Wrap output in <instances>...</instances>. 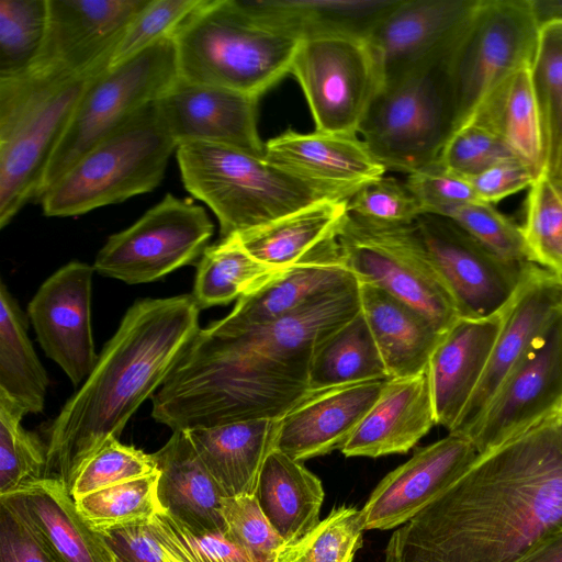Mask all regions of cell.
Instances as JSON below:
<instances>
[{"label":"cell","instance_id":"obj_1","mask_svg":"<svg viewBox=\"0 0 562 562\" xmlns=\"http://www.w3.org/2000/svg\"><path fill=\"white\" fill-rule=\"evenodd\" d=\"M562 530V415L480 453L385 548L384 562H521Z\"/></svg>","mask_w":562,"mask_h":562},{"label":"cell","instance_id":"obj_2","mask_svg":"<svg viewBox=\"0 0 562 562\" xmlns=\"http://www.w3.org/2000/svg\"><path fill=\"white\" fill-rule=\"evenodd\" d=\"M360 311L357 280L270 323L200 328L153 395V418L172 431L282 418L313 392L319 345Z\"/></svg>","mask_w":562,"mask_h":562},{"label":"cell","instance_id":"obj_3","mask_svg":"<svg viewBox=\"0 0 562 562\" xmlns=\"http://www.w3.org/2000/svg\"><path fill=\"white\" fill-rule=\"evenodd\" d=\"M192 294L136 301L79 390L49 427L45 477L70 493L82 464L119 438L139 405L164 384L200 330Z\"/></svg>","mask_w":562,"mask_h":562},{"label":"cell","instance_id":"obj_4","mask_svg":"<svg viewBox=\"0 0 562 562\" xmlns=\"http://www.w3.org/2000/svg\"><path fill=\"white\" fill-rule=\"evenodd\" d=\"M179 77L260 98L286 74L302 38L236 0H203L173 33Z\"/></svg>","mask_w":562,"mask_h":562},{"label":"cell","instance_id":"obj_5","mask_svg":"<svg viewBox=\"0 0 562 562\" xmlns=\"http://www.w3.org/2000/svg\"><path fill=\"white\" fill-rule=\"evenodd\" d=\"M176 154L184 188L213 211L221 238L325 199H341L235 147L187 142L177 146Z\"/></svg>","mask_w":562,"mask_h":562},{"label":"cell","instance_id":"obj_6","mask_svg":"<svg viewBox=\"0 0 562 562\" xmlns=\"http://www.w3.org/2000/svg\"><path fill=\"white\" fill-rule=\"evenodd\" d=\"M177 142L151 102L91 147L40 198L52 217L81 215L153 191L162 180Z\"/></svg>","mask_w":562,"mask_h":562},{"label":"cell","instance_id":"obj_7","mask_svg":"<svg viewBox=\"0 0 562 562\" xmlns=\"http://www.w3.org/2000/svg\"><path fill=\"white\" fill-rule=\"evenodd\" d=\"M109 66L60 81L0 80V227L37 199L69 121L91 82Z\"/></svg>","mask_w":562,"mask_h":562},{"label":"cell","instance_id":"obj_8","mask_svg":"<svg viewBox=\"0 0 562 562\" xmlns=\"http://www.w3.org/2000/svg\"><path fill=\"white\" fill-rule=\"evenodd\" d=\"M451 54L383 83L371 102L359 133L385 170L411 175L434 164L456 131Z\"/></svg>","mask_w":562,"mask_h":562},{"label":"cell","instance_id":"obj_9","mask_svg":"<svg viewBox=\"0 0 562 562\" xmlns=\"http://www.w3.org/2000/svg\"><path fill=\"white\" fill-rule=\"evenodd\" d=\"M336 239L358 282L374 285L415 307L443 331L460 318L415 223L373 224L348 213Z\"/></svg>","mask_w":562,"mask_h":562},{"label":"cell","instance_id":"obj_10","mask_svg":"<svg viewBox=\"0 0 562 562\" xmlns=\"http://www.w3.org/2000/svg\"><path fill=\"white\" fill-rule=\"evenodd\" d=\"M172 37L102 71L85 91L46 169L37 200L91 147L178 79Z\"/></svg>","mask_w":562,"mask_h":562},{"label":"cell","instance_id":"obj_11","mask_svg":"<svg viewBox=\"0 0 562 562\" xmlns=\"http://www.w3.org/2000/svg\"><path fill=\"white\" fill-rule=\"evenodd\" d=\"M539 36L531 0L479 1L449 59L456 131L497 86L518 70L531 67Z\"/></svg>","mask_w":562,"mask_h":562},{"label":"cell","instance_id":"obj_12","mask_svg":"<svg viewBox=\"0 0 562 562\" xmlns=\"http://www.w3.org/2000/svg\"><path fill=\"white\" fill-rule=\"evenodd\" d=\"M290 74L304 92L315 131L358 135L382 87L367 38L314 35L301 40Z\"/></svg>","mask_w":562,"mask_h":562},{"label":"cell","instance_id":"obj_13","mask_svg":"<svg viewBox=\"0 0 562 562\" xmlns=\"http://www.w3.org/2000/svg\"><path fill=\"white\" fill-rule=\"evenodd\" d=\"M213 232L201 205L168 193L132 226L111 235L93 268L127 284L151 282L193 263Z\"/></svg>","mask_w":562,"mask_h":562},{"label":"cell","instance_id":"obj_14","mask_svg":"<svg viewBox=\"0 0 562 562\" xmlns=\"http://www.w3.org/2000/svg\"><path fill=\"white\" fill-rule=\"evenodd\" d=\"M415 224L460 318L502 313L540 268L497 255L449 217L422 214Z\"/></svg>","mask_w":562,"mask_h":562},{"label":"cell","instance_id":"obj_15","mask_svg":"<svg viewBox=\"0 0 562 562\" xmlns=\"http://www.w3.org/2000/svg\"><path fill=\"white\" fill-rule=\"evenodd\" d=\"M562 411V308L465 434L486 452Z\"/></svg>","mask_w":562,"mask_h":562},{"label":"cell","instance_id":"obj_16","mask_svg":"<svg viewBox=\"0 0 562 562\" xmlns=\"http://www.w3.org/2000/svg\"><path fill=\"white\" fill-rule=\"evenodd\" d=\"M149 0H48L41 53L24 74L65 79L110 65L126 29Z\"/></svg>","mask_w":562,"mask_h":562},{"label":"cell","instance_id":"obj_17","mask_svg":"<svg viewBox=\"0 0 562 562\" xmlns=\"http://www.w3.org/2000/svg\"><path fill=\"white\" fill-rule=\"evenodd\" d=\"M480 0H400L368 37L382 85L453 52Z\"/></svg>","mask_w":562,"mask_h":562},{"label":"cell","instance_id":"obj_18","mask_svg":"<svg viewBox=\"0 0 562 562\" xmlns=\"http://www.w3.org/2000/svg\"><path fill=\"white\" fill-rule=\"evenodd\" d=\"M93 266L71 261L40 286L27 314L46 356L78 386L98 357L91 327Z\"/></svg>","mask_w":562,"mask_h":562},{"label":"cell","instance_id":"obj_19","mask_svg":"<svg viewBox=\"0 0 562 562\" xmlns=\"http://www.w3.org/2000/svg\"><path fill=\"white\" fill-rule=\"evenodd\" d=\"M479 452L462 434L423 447L385 475L361 509L366 530H389L405 524L431 503L476 460Z\"/></svg>","mask_w":562,"mask_h":562},{"label":"cell","instance_id":"obj_20","mask_svg":"<svg viewBox=\"0 0 562 562\" xmlns=\"http://www.w3.org/2000/svg\"><path fill=\"white\" fill-rule=\"evenodd\" d=\"M562 308V278L540 267L503 312L483 378L450 432L465 435L479 420L509 372L530 351Z\"/></svg>","mask_w":562,"mask_h":562},{"label":"cell","instance_id":"obj_21","mask_svg":"<svg viewBox=\"0 0 562 562\" xmlns=\"http://www.w3.org/2000/svg\"><path fill=\"white\" fill-rule=\"evenodd\" d=\"M258 98L180 77L157 101L177 144L205 142L263 157L257 127Z\"/></svg>","mask_w":562,"mask_h":562},{"label":"cell","instance_id":"obj_22","mask_svg":"<svg viewBox=\"0 0 562 562\" xmlns=\"http://www.w3.org/2000/svg\"><path fill=\"white\" fill-rule=\"evenodd\" d=\"M272 166L341 199L384 176L385 168L358 135L286 130L265 143Z\"/></svg>","mask_w":562,"mask_h":562},{"label":"cell","instance_id":"obj_23","mask_svg":"<svg viewBox=\"0 0 562 562\" xmlns=\"http://www.w3.org/2000/svg\"><path fill=\"white\" fill-rule=\"evenodd\" d=\"M386 381L313 391L279 419L274 449L300 462L340 450L378 401Z\"/></svg>","mask_w":562,"mask_h":562},{"label":"cell","instance_id":"obj_24","mask_svg":"<svg viewBox=\"0 0 562 562\" xmlns=\"http://www.w3.org/2000/svg\"><path fill=\"white\" fill-rule=\"evenodd\" d=\"M54 562H112L101 535L79 513L76 502L53 477H42L0 496Z\"/></svg>","mask_w":562,"mask_h":562},{"label":"cell","instance_id":"obj_25","mask_svg":"<svg viewBox=\"0 0 562 562\" xmlns=\"http://www.w3.org/2000/svg\"><path fill=\"white\" fill-rule=\"evenodd\" d=\"M356 281L335 236L284 268L254 293L238 299L227 316L212 324L222 330H237L270 323L322 294Z\"/></svg>","mask_w":562,"mask_h":562},{"label":"cell","instance_id":"obj_26","mask_svg":"<svg viewBox=\"0 0 562 562\" xmlns=\"http://www.w3.org/2000/svg\"><path fill=\"white\" fill-rule=\"evenodd\" d=\"M503 312L487 318H459L430 357L427 370L437 425L449 432L483 378Z\"/></svg>","mask_w":562,"mask_h":562},{"label":"cell","instance_id":"obj_27","mask_svg":"<svg viewBox=\"0 0 562 562\" xmlns=\"http://www.w3.org/2000/svg\"><path fill=\"white\" fill-rule=\"evenodd\" d=\"M437 425L428 370L389 379L374 405L340 449L346 457L406 453Z\"/></svg>","mask_w":562,"mask_h":562},{"label":"cell","instance_id":"obj_28","mask_svg":"<svg viewBox=\"0 0 562 562\" xmlns=\"http://www.w3.org/2000/svg\"><path fill=\"white\" fill-rule=\"evenodd\" d=\"M358 283L361 313L389 379L426 371L446 331L427 315L390 293L368 283Z\"/></svg>","mask_w":562,"mask_h":562},{"label":"cell","instance_id":"obj_29","mask_svg":"<svg viewBox=\"0 0 562 562\" xmlns=\"http://www.w3.org/2000/svg\"><path fill=\"white\" fill-rule=\"evenodd\" d=\"M279 419L259 418L184 430L225 497L255 495Z\"/></svg>","mask_w":562,"mask_h":562},{"label":"cell","instance_id":"obj_30","mask_svg":"<svg viewBox=\"0 0 562 562\" xmlns=\"http://www.w3.org/2000/svg\"><path fill=\"white\" fill-rule=\"evenodd\" d=\"M159 471L157 496L161 508L191 528L225 533L224 495L184 430L173 431L153 453Z\"/></svg>","mask_w":562,"mask_h":562},{"label":"cell","instance_id":"obj_31","mask_svg":"<svg viewBox=\"0 0 562 562\" xmlns=\"http://www.w3.org/2000/svg\"><path fill=\"white\" fill-rule=\"evenodd\" d=\"M252 16L300 38L350 35L367 38L400 0H236Z\"/></svg>","mask_w":562,"mask_h":562},{"label":"cell","instance_id":"obj_32","mask_svg":"<svg viewBox=\"0 0 562 562\" xmlns=\"http://www.w3.org/2000/svg\"><path fill=\"white\" fill-rule=\"evenodd\" d=\"M255 495L285 544L302 538L321 521L324 501L321 480L302 462L278 449L268 454Z\"/></svg>","mask_w":562,"mask_h":562},{"label":"cell","instance_id":"obj_33","mask_svg":"<svg viewBox=\"0 0 562 562\" xmlns=\"http://www.w3.org/2000/svg\"><path fill=\"white\" fill-rule=\"evenodd\" d=\"M348 200L325 199L236 235L257 260L284 269L337 235L348 214Z\"/></svg>","mask_w":562,"mask_h":562},{"label":"cell","instance_id":"obj_34","mask_svg":"<svg viewBox=\"0 0 562 562\" xmlns=\"http://www.w3.org/2000/svg\"><path fill=\"white\" fill-rule=\"evenodd\" d=\"M468 122L485 127L518 159L538 173L542 171L543 139L531 67L518 70L497 86Z\"/></svg>","mask_w":562,"mask_h":562},{"label":"cell","instance_id":"obj_35","mask_svg":"<svg viewBox=\"0 0 562 562\" xmlns=\"http://www.w3.org/2000/svg\"><path fill=\"white\" fill-rule=\"evenodd\" d=\"M48 378L27 335L26 318L5 284L0 285V392L26 413L44 409Z\"/></svg>","mask_w":562,"mask_h":562},{"label":"cell","instance_id":"obj_36","mask_svg":"<svg viewBox=\"0 0 562 562\" xmlns=\"http://www.w3.org/2000/svg\"><path fill=\"white\" fill-rule=\"evenodd\" d=\"M282 270L257 260L232 235L204 249L192 296L200 310L225 305L254 293Z\"/></svg>","mask_w":562,"mask_h":562},{"label":"cell","instance_id":"obj_37","mask_svg":"<svg viewBox=\"0 0 562 562\" xmlns=\"http://www.w3.org/2000/svg\"><path fill=\"white\" fill-rule=\"evenodd\" d=\"M389 380L384 363L361 311L317 348L310 368L311 391Z\"/></svg>","mask_w":562,"mask_h":562},{"label":"cell","instance_id":"obj_38","mask_svg":"<svg viewBox=\"0 0 562 562\" xmlns=\"http://www.w3.org/2000/svg\"><path fill=\"white\" fill-rule=\"evenodd\" d=\"M542 139V172L562 184V22L540 26L531 65Z\"/></svg>","mask_w":562,"mask_h":562},{"label":"cell","instance_id":"obj_39","mask_svg":"<svg viewBox=\"0 0 562 562\" xmlns=\"http://www.w3.org/2000/svg\"><path fill=\"white\" fill-rule=\"evenodd\" d=\"M159 471L116 483L76 499V506L98 531L148 521L161 510L157 496Z\"/></svg>","mask_w":562,"mask_h":562},{"label":"cell","instance_id":"obj_40","mask_svg":"<svg viewBox=\"0 0 562 562\" xmlns=\"http://www.w3.org/2000/svg\"><path fill=\"white\" fill-rule=\"evenodd\" d=\"M48 0H0V80L26 72L47 29Z\"/></svg>","mask_w":562,"mask_h":562},{"label":"cell","instance_id":"obj_41","mask_svg":"<svg viewBox=\"0 0 562 562\" xmlns=\"http://www.w3.org/2000/svg\"><path fill=\"white\" fill-rule=\"evenodd\" d=\"M26 411L0 392V496L45 477L47 446L21 424Z\"/></svg>","mask_w":562,"mask_h":562},{"label":"cell","instance_id":"obj_42","mask_svg":"<svg viewBox=\"0 0 562 562\" xmlns=\"http://www.w3.org/2000/svg\"><path fill=\"white\" fill-rule=\"evenodd\" d=\"M364 530L361 509L342 505L305 536L284 544L274 562H352Z\"/></svg>","mask_w":562,"mask_h":562},{"label":"cell","instance_id":"obj_43","mask_svg":"<svg viewBox=\"0 0 562 562\" xmlns=\"http://www.w3.org/2000/svg\"><path fill=\"white\" fill-rule=\"evenodd\" d=\"M522 234L538 266L562 274V184L540 172L526 201Z\"/></svg>","mask_w":562,"mask_h":562},{"label":"cell","instance_id":"obj_44","mask_svg":"<svg viewBox=\"0 0 562 562\" xmlns=\"http://www.w3.org/2000/svg\"><path fill=\"white\" fill-rule=\"evenodd\" d=\"M148 527L166 562H252L225 533L191 528L164 509L148 520Z\"/></svg>","mask_w":562,"mask_h":562},{"label":"cell","instance_id":"obj_45","mask_svg":"<svg viewBox=\"0 0 562 562\" xmlns=\"http://www.w3.org/2000/svg\"><path fill=\"white\" fill-rule=\"evenodd\" d=\"M156 471L157 464L153 453L148 454L120 442L119 438L110 437L82 464L70 495L76 501L91 492Z\"/></svg>","mask_w":562,"mask_h":562},{"label":"cell","instance_id":"obj_46","mask_svg":"<svg viewBox=\"0 0 562 562\" xmlns=\"http://www.w3.org/2000/svg\"><path fill=\"white\" fill-rule=\"evenodd\" d=\"M225 536L252 562H274L285 544L261 510L256 495L224 497Z\"/></svg>","mask_w":562,"mask_h":562},{"label":"cell","instance_id":"obj_47","mask_svg":"<svg viewBox=\"0 0 562 562\" xmlns=\"http://www.w3.org/2000/svg\"><path fill=\"white\" fill-rule=\"evenodd\" d=\"M202 2L203 0H149L126 29L109 67L122 64L162 38L172 37Z\"/></svg>","mask_w":562,"mask_h":562},{"label":"cell","instance_id":"obj_48","mask_svg":"<svg viewBox=\"0 0 562 562\" xmlns=\"http://www.w3.org/2000/svg\"><path fill=\"white\" fill-rule=\"evenodd\" d=\"M446 217L497 255L510 260L533 262L521 225L498 212L493 204L480 201L464 204L450 211Z\"/></svg>","mask_w":562,"mask_h":562},{"label":"cell","instance_id":"obj_49","mask_svg":"<svg viewBox=\"0 0 562 562\" xmlns=\"http://www.w3.org/2000/svg\"><path fill=\"white\" fill-rule=\"evenodd\" d=\"M348 213L373 224H413L423 214L405 182L380 177L361 187L348 200Z\"/></svg>","mask_w":562,"mask_h":562},{"label":"cell","instance_id":"obj_50","mask_svg":"<svg viewBox=\"0 0 562 562\" xmlns=\"http://www.w3.org/2000/svg\"><path fill=\"white\" fill-rule=\"evenodd\" d=\"M509 158L517 157L499 137L468 122L450 136L438 161L449 171L471 179Z\"/></svg>","mask_w":562,"mask_h":562},{"label":"cell","instance_id":"obj_51","mask_svg":"<svg viewBox=\"0 0 562 562\" xmlns=\"http://www.w3.org/2000/svg\"><path fill=\"white\" fill-rule=\"evenodd\" d=\"M405 183L423 214L447 216L456 207L479 202L470 180L449 171L438 160L408 175Z\"/></svg>","mask_w":562,"mask_h":562},{"label":"cell","instance_id":"obj_52","mask_svg":"<svg viewBox=\"0 0 562 562\" xmlns=\"http://www.w3.org/2000/svg\"><path fill=\"white\" fill-rule=\"evenodd\" d=\"M538 172L518 158L503 160L469 179L479 201L494 204L530 188Z\"/></svg>","mask_w":562,"mask_h":562},{"label":"cell","instance_id":"obj_53","mask_svg":"<svg viewBox=\"0 0 562 562\" xmlns=\"http://www.w3.org/2000/svg\"><path fill=\"white\" fill-rule=\"evenodd\" d=\"M108 546L112 562H166L153 537L148 521L120 526L99 532Z\"/></svg>","mask_w":562,"mask_h":562},{"label":"cell","instance_id":"obj_54","mask_svg":"<svg viewBox=\"0 0 562 562\" xmlns=\"http://www.w3.org/2000/svg\"><path fill=\"white\" fill-rule=\"evenodd\" d=\"M0 562H54L25 526L1 504Z\"/></svg>","mask_w":562,"mask_h":562},{"label":"cell","instance_id":"obj_55","mask_svg":"<svg viewBox=\"0 0 562 562\" xmlns=\"http://www.w3.org/2000/svg\"><path fill=\"white\" fill-rule=\"evenodd\" d=\"M521 562H562V530L542 542Z\"/></svg>","mask_w":562,"mask_h":562},{"label":"cell","instance_id":"obj_56","mask_svg":"<svg viewBox=\"0 0 562 562\" xmlns=\"http://www.w3.org/2000/svg\"><path fill=\"white\" fill-rule=\"evenodd\" d=\"M531 5L540 26L562 22V0H531Z\"/></svg>","mask_w":562,"mask_h":562},{"label":"cell","instance_id":"obj_57","mask_svg":"<svg viewBox=\"0 0 562 562\" xmlns=\"http://www.w3.org/2000/svg\"><path fill=\"white\" fill-rule=\"evenodd\" d=\"M561 415H562V411H561Z\"/></svg>","mask_w":562,"mask_h":562},{"label":"cell","instance_id":"obj_58","mask_svg":"<svg viewBox=\"0 0 562 562\" xmlns=\"http://www.w3.org/2000/svg\"><path fill=\"white\" fill-rule=\"evenodd\" d=\"M560 277L562 278V274Z\"/></svg>","mask_w":562,"mask_h":562}]
</instances>
